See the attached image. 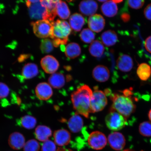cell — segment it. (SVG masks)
<instances>
[{
  "label": "cell",
  "mask_w": 151,
  "mask_h": 151,
  "mask_svg": "<svg viewBox=\"0 0 151 151\" xmlns=\"http://www.w3.org/2000/svg\"></svg>",
  "instance_id": "bcb514c9"
},
{
  "label": "cell",
  "mask_w": 151,
  "mask_h": 151,
  "mask_svg": "<svg viewBox=\"0 0 151 151\" xmlns=\"http://www.w3.org/2000/svg\"><path fill=\"white\" fill-rule=\"evenodd\" d=\"M83 119L76 113L72 116L67 122L68 127L73 133H78L81 131L83 127Z\"/></svg>",
  "instance_id": "e0dca14e"
},
{
  "label": "cell",
  "mask_w": 151,
  "mask_h": 151,
  "mask_svg": "<svg viewBox=\"0 0 151 151\" xmlns=\"http://www.w3.org/2000/svg\"><path fill=\"white\" fill-rule=\"evenodd\" d=\"M54 46L52 40L46 38L41 41L40 48L43 53H49L53 50Z\"/></svg>",
  "instance_id": "d6a6232c"
},
{
  "label": "cell",
  "mask_w": 151,
  "mask_h": 151,
  "mask_svg": "<svg viewBox=\"0 0 151 151\" xmlns=\"http://www.w3.org/2000/svg\"><path fill=\"white\" fill-rule=\"evenodd\" d=\"M41 65L45 72L48 74H53L59 67L58 61L52 55H47L41 60Z\"/></svg>",
  "instance_id": "9c48e42d"
},
{
  "label": "cell",
  "mask_w": 151,
  "mask_h": 151,
  "mask_svg": "<svg viewBox=\"0 0 151 151\" xmlns=\"http://www.w3.org/2000/svg\"><path fill=\"white\" fill-rule=\"evenodd\" d=\"M117 66L120 70L123 72H128L133 67V62L129 56L122 54L119 57L116 61Z\"/></svg>",
  "instance_id": "ac0fdd59"
},
{
  "label": "cell",
  "mask_w": 151,
  "mask_h": 151,
  "mask_svg": "<svg viewBox=\"0 0 151 151\" xmlns=\"http://www.w3.org/2000/svg\"><path fill=\"white\" fill-rule=\"evenodd\" d=\"M79 11L86 16H91L97 12L98 5L96 1L87 0L81 2L79 6Z\"/></svg>",
  "instance_id": "5bb4252c"
},
{
  "label": "cell",
  "mask_w": 151,
  "mask_h": 151,
  "mask_svg": "<svg viewBox=\"0 0 151 151\" xmlns=\"http://www.w3.org/2000/svg\"><path fill=\"white\" fill-rule=\"evenodd\" d=\"M69 22L71 28L76 32L81 31L85 23L83 17L78 13L72 15L69 18Z\"/></svg>",
  "instance_id": "44dd1931"
},
{
  "label": "cell",
  "mask_w": 151,
  "mask_h": 151,
  "mask_svg": "<svg viewBox=\"0 0 151 151\" xmlns=\"http://www.w3.org/2000/svg\"><path fill=\"white\" fill-rule=\"evenodd\" d=\"M9 146L14 150H19L23 148L25 144L24 135L18 132H14L9 135L8 139Z\"/></svg>",
  "instance_id": "9a60e30c"
},
{
  "label": "cell",
  "mask_w": 151,
  "mask_h": 151,
  "mask_svg": "<svg viewBox=\"0 0 151 151\" xmlns=\"http://www.w3.org/2000/svg\"><path fill=\"white\" fill-rule=\"evenodd\" d=\"M104 50L105 48L103 43L99 41H94L89 47L90 54L94 57H101L103 55Z\"/></svg>",
  "instance_id": "83f0119b"
},
{
  "label": "cell",
  "mask_w": 151,
  "mask_h": 151,
  "mask_svg": "<svg viewBox=\"0 0 151 151\" xmlns=\"http://www.w3.org/2000/svg\"><path fill=\"white\" fill-rule=\"evenodd\" d=\"M39 73L38 68L37 65L33 63H28L22 68V76L24 79H30L36 76Z\"/></svg>",
  "instance_id": "d4e9b609"
},
{
  "label": "cell",
  "mask_w": 151,
  "mask_h": 151,
  "mask_svg": "<svg viewBox=\"0 0 151 151\" xmlns=\"http://www.w3.org/2000/svg\"><path fill=\"white\" fill-rule=\"evenodd\" d=\"M35 93L40 100L46 101L52 97L53 91L52 86L46 82L40 83L35 88Z\"/></svg>",
  "instance_id": "8fae6325"
},
{
  "label": "cell",
  "mask_w": 151,
  "mask_h": 151,
  "mask_svg": "<svg viewBox=\"0 0 151 151\" xmlns=\"http://www.w3.org/2000/svg\"><path fill=\"white\" fill-rule=\"evenodd\" d=\"M58 1H40L41 5L46 9L43 20L53 22L56 16V5Z\"/></svg>",
  "instance_id": "30bf717a"
},
{
  "label": "cell",
  "mask_w": 151,
  "mask_h": 151,
  "mask_svg": "<svg viewBox=\"0 0 151 151\" xmlns=\"http://www.w3.org/2000/svg\"><path fill=\"white\" fill-rule=\"evenodd\" d=\"M48 83L54 88L59 89L65 86V78L62 73H55L50 76L48 79Z\"/></svg>",
  "instance_id": "603a6c76"
},
{
  "label": "cell",
  "mask_w": 151,
  "mask_h": 151,
  "mask_svg": "<svg viewBox=\"0 0 151 151\" xmlns=\"http://www.w3.org/2000/svg\"><path fill=\"white\" fill-rule=\"evenodd\" d=\"M138 76L140 80L146 81L150 78L151 75V69L150 65L146 63L140 64L137 70Z\"/></svg>",
  "instance_id": "f1b7e54d"
},
{
  "label": "cell",
  "mask_w": 151,
  "mask_h": 151,
  "mask_svg": "<svg viewBox=\"0 0 151 151\" xmlns=\"http://www.w3.org/2000/svg\"><path fill=\"white\" fill-rule=\"evenodd\" d=\"M92 76L97 82H104L108 80L110 77V72L106 66L98 65L93 69Z\"/></svg>",
  "instance_id": "2e32d148"
},
{
  "label": "cell",
  "mask_w": 151,
  "mask_h": 151,
  "mask_svg": "<svg viewBox=\"0 0 151 151\" xmlns=\"http://www.w3.org/2000/svg\"><path fill=\"white\" fill-rule=\"evenodd\" d=\"M107 104L106 95L102 91L94 88L90 101V112L94 113L102 111Z\"/></svg>",
  "instance_id": "8992f818"
},
{
  "label": "cell",
  "mask_w": 151,
  "mask_h": 151,
  "mask_svg": "<svg viewBox=\"0 0 151 151\" xmlns=\"http://www.w3.org/2000/svg\"><path fill=\"white\" fill-rule=\"evenodd\" d=\"M56 14L62 19H67L70 14V11L65 2L58 1L56 5Z\"/></svg>",
  "instance_id": "4316f807"
},
{
  "label": "cell",
  "mask_w": 151,
  "mask_h": 151,
  "mask_svg": "<svg viewBox=\"0 0 151 151\" xmlns=\"http://www.w3.org/2000/svg\"><path fill=\"white\" fill-rule=\"evenodd\" d=\"M101 38L103 44L107 47L114 45L118 39L116 33L110 30L104 32L101 36Z\"/></svg>",
  "instance_id": "cb8c5ba5"
},
{
  "label": "cell",
  "mask_w": 151,
  "mask_h": 151,
  "mask_svg": "<svg viewBox=\"0 0 151 151\" xmlns=\"http://www.w3.org/2000/svg\"><path fill=\"white\" fill-rule=\"evenodd\" d=\"M23 148L24 151H39L40 146L38 142L31 139L25 143Z\"/></svg>",
  "instance_id": "836d02e7"
},
{
  "label": "cell",
  "mask_w": 151,
  "mask_h": 151,
  "mask_svg": "<svg viewBox=\"0 0 151 151\" xmlns=\"http://www.w3.org/2000/svg\"><path fill=\"white\" fill-rule=\"evenodd\" d=\"M144 15L147 19L151 20V4L147 5L144 10Z\"/></svg>",
  "instance_id": "74e56055"
},
{
  "label": "cell",
  "mask_w": 151,
  "mask_h": 151,
  "mask_svg": "<svg viewBox=\"0 0 151 151\" xmlns=\"http://www.w3.org/2000/svg\"><path fill=\"white\" fill-rule=\"evenodd\" d=\"M54 142L56 145L63 147L68 145L71 140V135L67 130L61 129L56 130L54 134Z\"/></svg>",
  "instance_id": "4fadbf2b"
},
{
  "label": "cell",
  "mask_w": 151,
  "mask_h": 151,
  "mask_svg": "<svg viewBox=\"0 0 151 151\" xmlns=\"http://www.w3.org/2000/svg\"><path fill=\"white\" fill-rule=\"evenodd\" d=\"M46 9L41 5L40 1L39 2L33 4L29 7V12L32 18L42 20L46 12Z\"/></svg>",
  "instance_id": "d6986e66"
},
{
  "label": "cell",
  "mask_w": 151,
  "mask_h": 151,
  "mask_svg": "<svg viewBox=\"0 0 151 151\" xmlns=\"http://www.w3.org/2000/svg\"><path fill=\"white\" fill-rule=\"evenodd\" d=\"M53 22L50 21L38 20L32 23L34 33L37 37L41 38H51L53 31Z\"/></svg>",
  "instance_id": "5b68a950"
},
{
  "label": "cell",
  "mask_w": 151,
  "mask_h": 151,
  "mask_svg": "<svg viewBox=\"0 0 151 151\" xmlns=\"http://www.w3.org/2000/svg\"><path fill=\"white\" fill-rule=\"evenodd\" d=\"M52 134V130L50 127L45 125H39L36 128L35 135L37 139L41 142L48 140Z\"/></svg>",
  "instance_id": "ffe728a7"
},
{
  "label": "cell",
  "mask_w": 151,
  "mask_h": 151,
  "mask_svg": "<svg viewBox=\"0 0 151 151\" xmlns=\"http://www.w3.org/2000/svg\"><path fill=\"white\" fill-rule=\"evenodd\" d=\"M123 151H133L132 150H128V149H127V150H124Z\"/></svg>",
  "instance_id": "f6af8a7d"
},
{
  "label": "cell",
  "mask_w": 151,
  "mask_h": 151,
  "mask_svg": "<svg viewBox=\"0 0 151 151\" xmlns=\"http://www.w3.org/2000/svg\"><path fill=\"white\" fill-rule=\"evenodd\" d=\"M80 37L83 42L86 43H92L95 39V35L91 30L88 28L83 29L80 33Z\"/></svg>",
  "instance_id": "4dcf8cb0"
},
{
  "label": "cell",
  "mask_w": 151,
  "mask_h": 151,
  "mask_svg": "<svg viewBox=\"0 0 151 151\" xmlns=\"http://www.w3.org/2000/svg\"><path fill=\"white\" fill-rule=\"evenodd\" d=\"M93 91L87 85L78 87L73 92L71 100L76 113L88 118L90 112V101Z\"/></svg>",
  "instance_id": "6da1fadb"
},
{
  "label": "cell",
  "mask_w": 151,
  "mask_h": 151,
  "mask_svg": "<svg viewBox=\"0 0 151 151\" xmlns=\"http://www.w3.org/2000/svg\"><path fill=\"white\" fill-rule=\"evenodd\" d=\"M58 149L55 143L48 139L43 143L41 151H58Z\"/></svg>",
  "instance_id": "e575fe53"
},
{
  "label": "cell",
  "mask_w": 151,
  "mask_h": 151,
  "mask_svg": "<svg viewBox=\"0 0 151 151\" xmlns=\"http://www.w3.org/2000/svg\"><path fill=\"white\" fill-rule=\"evenodd\" d=\"M139 131L143 137H151V122H145L141 123L139 124Z\"/></svg>",
  "instance_id": "1f68e13d"
},
{
  "label": "cell",
  "mask_w": 151,
  "mask_h": 151,
  "mask_svg": "<svg viewBox=\"0 0 151 151\" xmlns=\"http://www.w3.org/2000/svg\"><path fill=\"white\" fill-rule=\"evenodd\" d=\"M105 19L101 15L95 14L90 17L88 21V27L90 30L99 33L104 29L105 26Z\"/></svg>",
  "instance_id": "7c38bea8"
},
{
  "label": "cell",
  "mask_w": 151,
  "mask_h": 151,
  "mask_svg": "<svg viewBox=\"0 0 151 151\" xmlns=\"http://www.w3.org/2000/svg\"><path fill=\"white\" fill-rule=\"evenodd\" d=\"M115 3H120L122 1H113Z\"/></svg>",
  "instance_id": "7bdbcfd3"
},
{
  "label": "cell",
  "mask_w": 151,
  "mask_h": 151,
  "mask_svg": "<svg viewBox=\"0 0 151 151\" xmlns=\"http://www.w3.org/2000/svg\"><path fill=\"white\" fill-rule=\"evenodd\" d=\"M109 146L116 151L121 150L126 145V139L124 135L120 132H115L109 134L107 138Z\"/></svg>",
  "instance_id": "ba28073f"
},
{
  "label": "cell",
  "mask_w": 151,
  "mask_h": 151,
  "mask_svg": "<svg viewBox=\"0 0 151 151\" xmlns=\"http://www.w3.org/2000/svg\"><path fill=\"white\" fill-rule=\"evenodd\" d=\"M145 45L146 50L151 53V36L147 38L145 40Z\"/></svg>",
  "instance_id": "f35d334b"
},
{
  "label": "cell",
  "mask_w": 151,
  "mask_h": 151,
  "mask_svg": "<svg viewBox=\"0 0 151 151\" xmlns=\"http://www.w3.org/2000/svg\"><path fill=\"white\" fill-rule=\"evenodd\" d=\"M65 54L69 59H74L80 55L81 47L78 43L72 42L67 45L65 48Z\"/></svg>",
  "instance_id": "484cf974"
},
{
  "label": "cell",
  "mask_w": 151,
  "mask_h": 151,
  "mask_svg": "<svg viewBox=\"0 0 151 151\" xmlns=\"http://www.w3.org/2000/svg\"><path fill=\"white\" fill-rule=\"evenodd\" d=\"M121 18L124 22H127L130 20V16L129 14L125 13L122 15Z\"/></svg>",
  "instance_id": "ab89813d"
},
{
  "label": "cell",
  "mask_w": 151,
  "mask_h": 151,
  "mask_svg": "<svg viewBox=\"0 0 151 151\" xmlns=\"http://www.w3.org/2000/svg\"><path fill=\"white\" fill-rule=\"evenodd\" d=\"M112 101L111 109L120 113L126 119L135 112L136 106L134 103L131 97L118 93L109 94Z\"/></svg>",
  "instance_id": "7a4b0ae2"
},
{
  "label": "cell",
  "mask_w": 151,
  "mask_h": 151,
  "mask_svg": "<svg viewBox=\"0 0 151 151\" xmlns=\"http://www.w3.org/2000/svg\"><path fill=\"white\" fill-rule=\"evenodd\" d=\"M20 124L26 129H33L36 125L37 120L34 116L29 115H26L22 117L19 120Z\"/></svg>",
  "instance_id": "f546056e"
},
{
  "label": "cell",
  "mask_w": 151,
  "mask_h": 151,
  "mask_svg": "<svg viewBox=\"0 0 151 151\" xmlns=\"http://www.w3.org/2000/svg\"><path fill=\"white\" fill-rule=\"evenodd\" d=\"M9 93V89L8 86L4 83L0 82V99L6 98Z\"/></svg>",
  "instance_id": "d590c367"
},
{
  "label": "cell",
  "mask_w": 151,
  "mask_h": 151,
  "mask_svg": "<svg viewBox=\"0 0 151 151\" xmlns=\"http://www.w3.org/2000/svg\"><path fill=\"white\" fill-rule=\"evenodd\" d=\"M71 32L70 26L65 21L57 20L54 22L51 38L54 47H58L60 45L62 46L67 44Z\"/></svg>",
  "instance_id": "3957f363"
},
{
  "label": "cell",
  "mask_w": 151,
  "mask_h": 151,
  "mask_svg": "<svg viewBox=\"0 0 151 151\" xmlns=\"http://www.w3.org/2000/svg\"><path fill=\"white\" fill-rule=\"evenodd\" d=\"M102 12L105 16L112 17L117 14L118 8L116 3L113 1H107L103 4L101 7Z\"/></svg>",
  "instance_id": "7402d4cb"
},
{
  "label": "cell",
  "mask_w": 151,
  "mask_h": 151,
  "mask_svg": "<svg viewBox=\"0 0 151 151\" xmlns=\"http://www.w3.org/2000/svg\"><path fill=\"white\" fill-rule=\"evenodd\" d=\"M148 117L149 119H150V120L151 122V109H150V111H149L148 113Z\"/></svg>",
  "instance_id": "b9f144b4"
},
{
  "label": "cell",
  "mask_w": 151,
  "mask_h": 151,
  "mask_svg": "<svg viewBox=\"0 0 151 151\" xmlns=\"http://www.w3.org/2000/svg\"><path fill=\"white\" fill-rule=\"evenodd\" d=\"M144 1H128V5L131 8L133 9H140L144 5Z\"/></svg>",
  "instance_id": "8d00e7d4"
},
{
  "label": "cell",
  "mask_w": 151,
  "mask_h": 151,
  "mask_svg": "<svg viewBox=\"0 0 151 151\" xmlns=\"http://www.w3.org/2000/svg\"><path fill=\"white\" fill-rule=\"evenodd\" d=\"M107 1V0L106 1H101H101H99V2H103L104 3L106 2Z\"/></svg>",
  "instance_id": "ee69618b"
},
{
  "label": "cell",
  "mask_w": 151,
  "mask_h": 151,
  "mask_svg": "<svg viewBox=\"0 0 151 151\" xmlns=\"http://www.w3.org/2000/svg\"><path fill=\"white\" fill-rule=\"evenodd\" d=\"M105 122L107 128L113 131L121 130L127 124V119L116 111L110 109Z\"/></svg>",
  "instance_id": "277c9868"
},
{
  "label": "cell",
  "mask_w": 151,
  "mask_h": 151,
  "mask_svg": "<svg viewBox=\"0 0 151 151\" xmlns=\"http://www.w3.org/2000/svg\"><path fill=\"white\" fill-rule=\"evenodd\" d=\"M88 143L94 150H101L104 148L107 142V139L104 134L99 131L92 132L88 137Z\"/></svg>",
  "instance_id": "52a82bcc"
},
{
  "label": "cell",
  "mask_w": 151,
  "mask_h": 151,
  "mask_svg": "<svg viewBox=\"0 0 151 151\" xmlns=\"http://www.w3.org/2000/svg\"><path fill=\"white\" fill-rule=\"evenodd\" d=\"M40 1H26V5L28 7H29L33 4L39 2Z\"/></svg>",
  "instance_id": "60d3db41"
}]
</instances>
